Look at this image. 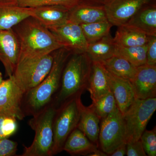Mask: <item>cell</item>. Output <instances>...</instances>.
<instances>
[{
	"instance_id": "1",
	"label": "cell",
	"mask_w": 156,
	"mask_h": 156,
	"mask_svg": "<svg viewBox=\"0 0 156 156\" xmlns=\"http://www.w3.org/2000/svg\"><path fill=\"white\" fill-rule=\"evenodd\" d=\"M53 53V64L48 76L39 85L23 94L22 109L25 116H33L49 105L59 88L62 71L72 54L64 48Z\"/></svg>"
},
{
	"instance_id": "2",
	"label": "cell",
	"mask_w": 156,
	"mask_h": 156,
	"mask_svg": "<svg viewBox=\"0 0 156 156\" xmlns=\"http://www.w3.org/2000/svg\"><path fill=\"white\" fill-rule=\"evenodd\" d=\"M12 29L19 42V60L42 57L63 48L54 34L33 17L24 20Z\"/></svg>"
},
{
	"instance_id": "3",
	"label": "cell",
	"mask_w": 156,
	"mask_h": 156,
	"mask_svg": "<svg viewBox=\"0 0 156 156\" xmlns=\"http://www.w3.org/2000/svg\"><path fill=\"white\" fill-rule=\"evenodd\" d=\"M72 54L66 63L60 86L50 103L56 109L70 99L82 95L89 85L92 60L86 53Z\"/></svg>"
},
{
	"instance_id": "4",
	"label": "cell",
	"mask_w": 156,
	"mask_h": 156,
	"mask_svg": "<svg viewBox=\"0 0 156 156\" xmlns=\"http://www.w3.org/2000/svg\"><path fill=\"white\" fill-rule=\"evenodd\" d=\"M56 109L50 103L29 122L34 131L33 141L29 147L24 146L20 156H52L53 146V122Z\"/></svg>"
},
{
	"instance_id": "5",
	"label": "cell",
	"mask_w": 156,
	"mask_h": 156,
	"mask_svg": "<svg viewBox=\"0 0 156 156\" xmlns=\"http://www.w3.org/2000/svg\"><path fill=\"white\" fill-rule=\"evenodd\" d=\"M81 95L70 99L56 109L53 122V156L62 151L69 134L77 127L82 103Z\"/></svg>"
},
{
	"instance_id": "6",
	"label": "cell",
	"mask_w": 156,
	"mask_h": 156,
	"mask_svg": "<svg viewBox=\"0 0 156 156\" xmlns=\"http://www.w3.org/2000/svg\"><path fill=\"white\" fill-rule=\"evenodd\" d=\"M53 53L37 58L19 59L13 75L17 86L25 93L36 87L50 73Z\"/></svg>"
},
{
	"instance_id": "7",
	"label": "cell",
	"mask_w": 156,
	"mask_h": 156,
	"mask_svg": "<svg viewBox=\"0 0 156 156\" xmlns=\"http://www.w3.org/2000/svg\"><path fill=\"white\" fill-rule=\"evenodd\" d=\"M156 110V97L134 101L123 115L126 126V143L140 139Z\"/></svg>"
},
{
	"instance_id": "8",
	"label": "cell",
	"mask_w": 156,
	"mask_h": 156,
	"mask_svg": "<svg viewBox=\"0 0 156 156\" xmlns=\"http://www.w3.org/2000/svg\"><path fill=\"white\" fill-rule=\"evenodd\" d=\"M101 120L98 141L101 150L110 155L120 146L126 144V124L117 107Z\"/></svg>"
},
{
	"instance_id": "9",
	"label": "cell",
	"mask_w": 156,
	"mask_h": 156,
	"mask_svg": "<svg viewBox=\"0 0 156 156\" xmlns=\"http://www.w3.org/2000/svg\"><path fill=\"white\" fill-rule=\"evenodd\" d=\"M155 1V0H105L103 6L108 20L113 26L119 27L126 23L140 9L154 4Z\"/></svg>"
},
{
	"instance_id": "10",
	"label": "cell",
	"mask_w": 156,
	"mask_h": 156,
	"mask_svg": "<svg viewBox=\"0 0 156 156\" xmlns=\"http://www.w3.org/2000/svg\"><path fill=\"white\" fill-rule=\"evenodd\" d=\"M24 93L13 76L3 80L0 86V114L23 120L26 117L22 109Z\"/></svg>"
},
{
	"instance_id": "11",
	"label": "cell",
	"mask_w": 156,
	"mask_h": 156,
	"mask_svg": "<svg viewBox=\"0 0 156 156\" xmlns=\"http://www.w3.org/2000/svg\"><path fill=\"white\" fill-rule=\"evenodd\" d=\"M63 48L72 54L86 53L88 43L81 26L68 20L61 25L48 29Z\"/></svg>"
},
{
	"instance_id": "12",
	"label": "cell",
	"mask_w": 156,
	"mask_h": 156,
	"mask_svg": "<svg viewBox=\"0 0 156 156\" xmlns=\"http://www.w3.org/2000/svg\"><path fill=\"white\" fill-rule=\"evenodd\" d=\"M20 52L19 41L13 30H0V61L9 77L14 74L19 60Z\"/></svg>"
},
{
	"instance_id": "13",
	"label": "cell",
	"mask_w": 156,
	"mask_h": 156,
	"mask_svg": "<svg viewBox=\"0 0 156 156\" xmlns=\"http://www.w3.org/2000/svg\"><path fill=\"white\" fill-rule=\"evenodd\" d=\"M136 99L156 97V66L145 64L137 67L131 82Z\"/></svg>"
},
{
	"instance_id": "14",
	"label": "cell",
	"mask_w": 156,
	"mask_h": 156,
	"mask_svg": "<svg viewBox=\"0 0 156 156\" xmlns=\"http://www.w3.org/2000/svg\"><path fill=\"white\" fill-rule=\"evenodd\" d=\"M106 70L111 91L117 107L123 115L136 99L133 86L131 81L117 76Z\"/></svg>"
},
{
	"instance_id": "15",
	"label": "cell",
	"mask_w": 156,
	"mask_h": 156,
	"mask_svg": "<svg viewBox=\"0 0 156 156\" xmlns=\"http://www.w3.org/2000/svg\"><path fill=\"white\" fill-rule=\"evenodd\" d=\"M32 8L20 7L11 0H0V30L11 29L31 17Z\"/></svg>"
},
{
	"instance_id": "16",
	"label": "cell",
	"mask_w": 156,
	"mask_h": 156,
	"mask_svg": "<svg viewBox=\"0 0 156 156\" xmlns=\"http://www.w3.org/2000/svg\"><path fill=\"white\" fill-rule=\"evenodd\" d=\"M69 9L59 6L32 8L31 17L49 29L61 25L69 20Z\"/></svg>"
},
{
	"instance_id": "17",
	"label": "cell",
	"mask_w": 156,
	"mask_h": 156,
	"mask_svg": "<svg viewBox=\"0 0 156 156\" xmlns=\"http://www.w3.org/2000/svg\"><path fill=\"white\" fill-rule=\"evenodd\" d=\"M87 90L94 103L111 92L106 70L100 62H92V71Z\"/></svg>"
},
{
	"instance_id": "18",
	"label": "cell",
	"mask_w": 156,
	"mask_h": 156,
	"mask_svg": "<svg viewBox=\"0 0 156 156\" xmlns=\"http://www.w3.org/2000/svg\"><path fill=\"white\" fill-rule=\"evenodd\" d=\"M125 24L149 36H156L155 4L149 5L140 9Z\"/></svg>"
},
{
	"instance_id": "19",
	"label": "cell",
	"mask_w": 156,
	"mask_h": 156,
	"mask_svg": "<svg viewBox=\"0 0 156 156\" xmlns=\"http://www.w3.org/2000/svg\"><path fill=\"white\" fill-rule=\"evenodd\" d=\"M108 20L103 5L81 3L69 11V20L79 25Z\"/></svg>"
},
{
	"instance_id": "20",
	"label": "cell",
	"mask_w": 156,
	"mask_h": 156,
	"mask_svg": "<svg viewBox=\"0 0 156 156\" xmlns=\"http://www.w3.org/2000/svg\"><path fill=\"white\" fill-rule=\"evenodd\" d=\"M100 119L94 109L90 105L87 107L82 105L80 116L77 127L94 144L99 146V122Z\"/></svg>"
},
{
	"instance_id": "21",
	"label": "cell",
	"mask_w": 156,
	"mask_h": 156,
	"mask_svg": "<svg viewBox=\"0 0 156 156\" xmlns=\"http://www.w3.org/2000/svg\"><path fill=\"white\" fill-rule=\"evenodd\" d=\"M98 148V147L91 142L82 131L76 128L66 140L62 151L73 156H88Z\"/></svg>"
},
{
	"instance_id": "22",
	"label": "cell",
	"mask_w": 156,
	"mask_h": 156,
	"mask_svg": "<svg viewBox=\"0 0 156 156\" xmlns=\"http://www.w3.org/2000/svg\"><path fill=\"white\" fill-rule=\"evenodd\" d=\"M116 44L109 35L88 44L86 53L92 62H103L115 55Z\"/></svg>"
},
{
	"instance_id": "23",
	"label": "cell",
	"mask_w": 156,
	"mask_h": 156,
	"mask_svg": "<svg viewBox=\"0 0 156 156\" xmlns=\"http://www.w3.org/2000/svg\"><path fill=\"white\" fill-rule=\"evenodd\" d=\"M114 41L123 47L141 46L147 44L149 36L135 29L123 24L118 27Z\"/></svg>"
},
{
	"instance_id": "24",
	"label": "cell",
	"mask_w": 156,
	"mask_h": 156,
	"mask_svg": "<svg viewBox=\"0 0 156 156\" xmlns=\"http://www.w3.org/2000/svg\"><path fill=\"white\" fill-rule=\"evenodd\" d=\"M101 62L113 74L131 82L134 79L137 69V67L128 60L115 55Z\"/></svg>"
},
{
	"instance_id": "25",
	"label": "cell",
	"mask_w": 156,
	"mask_h": 156,
	"mask_svg": "<svg viewBox=\"0 0 156 156\" xmlns=\"http://www.w3.org/2000/svg\"><path fill=\"white\" fill-rule=\"evenodd\" d=\"M147 44L141 46L126 47L116 45L115 55L121 56L137 67L146 63Z\"/></svg>"
},
{
	"instance_id": "26",
	"label": "cell",
	"mask_w": 156,
	"mask_h": 156,
	"mask_svg": "<svg viewBox=\"0 0 156 156\" xmlns=\"http://www.w3.org/2000/svg\"><path fill=\"white\" fill-rule=\"evenodd\" d=\"M80 25L88 44L97 41L109 35L113 26L108 20Z\"/></svg>"
},
{
	"instance_id": "27",
	"label": "cell",
	"mask_w": 156,
	"mask_h": 156,
	"mask_svg": "<svg viewBox=\"0 0 156 156\" xmlns=\"http://www.w3.org/2000/svg\"><path fill=\"white\" fill-rule=\"evenodd\" d=\"M20 7L37 8L44 6H59L70 10L82 2V0H11Z\"/></svg>"
},
{
	"instance_id": "28",
	"label": "cell",
	"mask_w": 156,
	"mask_h": 156,
	"mask_svg": "<svg viewBox=\"0 0 156 156\" xmlns=\"http://www.w3.org/2000/svg\"><path fill=\"white\" fill-rule=\"evenodd\" d=\"M91 105L100 120L106 118L117 107L114 96L112 92L92 103Z\"/></svg>"
},
{
	"instance_id": "29",
	"label": "cell",
	"mask_w": 156,
	"mask_h": 156,
	"mask_svg": "<svg viewBox=\"0 0 156 156\" xmlns=\"http://www.w3.org/2000/svg\"><path fill=\"white\" fill-rule=\"evenodd\" d=\"M17 119L0 114V139L8 138L17 131Z\"/></svg>"
},
{
	"instance_id": "30",
	"label": "cell",
	"mask_w": 156,
	"mask_h": 156,
	"mask_svg": "<svg viewBox=\"0 0 156 156\" xmlns=\"http://www.w3.org/2000/svg\"><path fill=\"white\" fill-rule=\"evenodd\" d=\"M144 150L147 155L156 156V129L155 127L150 131L145 130L140 136Z\"/></svg>"
},
{
	"instance_id": "31",
	"label": "cell",
	"mask_w": 156,
	"mask_h": 156,
	"mask_svg": "<svg viewBox=\"0 0 156 156\" xmlns=\"http://www.w3.org/2000/svg\"><path fill=\"white\" fill-rule=\"evenodd\" d=\"M18 144L8 138L0 139V156L16 155Z\"/></svg>"
},
{
	"instance_id": "32",
	"label": "cell",
	"mask_w": 156,
	"mask_h": 156,
	"mask_svg": "<svg viewBox=\"0 0 156 156\" xmlns=\"http://www.w3.org/2000/svg\"><path fill=\"white\" fill-rule=\"evenodd\" d=\"M147 46L146 64L150 66H156V36H149Z\"/></svg>"
},
{
	"instance_id": "33",
	"label": "cell",
	"mask_w": 156,
	"mask_h": 156,
	"mask_svg": "<svg viewBox=\"0 0 156 156\" xmlns=\"http://www.w3.org/2000/svg\"><path fill=\"white\" fill-rule=\"evenodd\" d=\"M126 155L128 156H146L140 139L126 143Z\"/></svg>"
},
{
	"instance_id": "34",
	"label": "cell",
	"mask_w": 156,
	"mask_h": 156,
	"mask_svg": "<svg viewBox=\"0 0 156 156\" xmlns=\"http://www.w3.org/2000/svg\"><path fill=\"white\" fill-rule=\"evenodd\" d=\"M126 154V144H124L117 148L110 155L112 156H124Z\"/></svg>"
},
{
	"instance_id": "35",
	"label": "cell",
	"mask_w": 156,
	"mask_h": 156,
	"mask_svg": "<svg viewBox=\"0 0 156 156\" xmlns=\"http://www.w3.org/2000/svg\"><path fill=\"white\" fill-rule=\"evenodd\" d=\"M81 3H85L89 5H103L105 0H82Z\"/></svg>"
},
{
	"instance_id": "36",
	"label": "cell",
	"mask_w": 156,
	"mask_h": 156,
	"mask_svg": "<svg viewBox=\"0 0 156 156\" xmlns=\"http://www.w3.org/2000/svg\"><path fill=\"white\" fill-rule=\"evenodd\" d=\"M108 155L107 154L105 153L103 151L99 150L98 149V148L92 153L88 155V156H105Z\"/></svg>"
},
{
	"instance_id": "37",
	"label": "cell",
	"mask_w": 156,
	"mask_h": 156,
	"mask_svg": "<svg viewBox=\"0 0 156 156\" xmlns=\"http://www.w3.org/2000/svg\"><path fill=\"white\" fill-rule=\"evenodd\" d=\"M3 81L2 74V73L0 72V86H1Z\"/></svg>"
}]
</instances>
